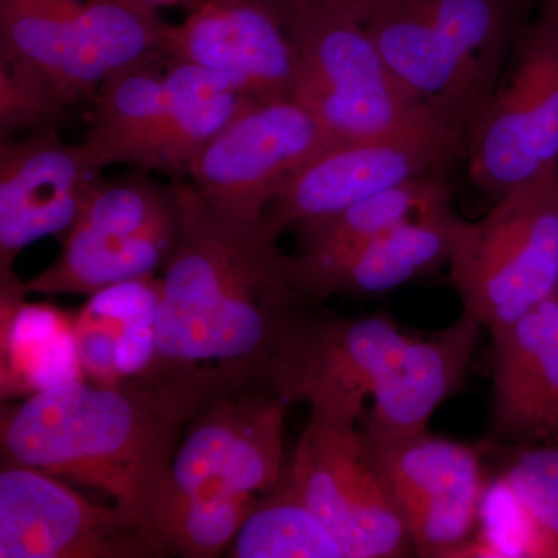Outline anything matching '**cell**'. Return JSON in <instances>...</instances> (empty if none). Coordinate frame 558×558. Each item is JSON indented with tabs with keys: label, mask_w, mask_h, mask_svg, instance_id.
<instances>
[{
	"label": "cell",
	"mask_w": 558,
	"mask_h": 558,
	"mask_svg": "<svg viewBox=\"0 0 558 558\" xmlns=\"http://www.w3.org/2000/svg\"><path fill=\"white\" fill-rule=\"evenodd\" d=\"M172 186L180 238L161 279L153 368L211 371L230 389L264 387L286 333L317 301L267 218L226 215L191 183Z\"/></svg>",
	"instance_id": "1"
},
{
	"label": "cell",
	"mask_w": 558,
	"mask_h": 558,
	"mask_svg": "<svg viewBox=\"0 0 558 558\" xmlns=\"http://www.w3.org/2000/svg\"><path fill=\"white\" fill-rule=\"evenodd\" d=\"M229 389L211 371L154 368L117 385L65 381L3 405L2 462L100 490L154 534L180 433Z\"/></svg>",
	"instance_id": "2"
},
{
	"label": "cell",
	"mask_w": 558,
	"mask_h": 558,
	"mask_svg": "<svg viewBox=\"0 0 558 558\" xmlns=\"http://www.w3.org/2000/svg\"><path fill=\"white\" fill-rule=\"evenodd\" d=\"M524 2L373 0L362 21L418 100L469 132L526 25Z\"/></svg>",
	"instance_id": "3"
},
{
	"label": "cell",
	"mask_w": 558,
	"mask_h": 558,
	"mask_svg": "<svg viewBox=\"0 0 558 558\" xmlns=\"http://www.w3.org/2000/svg\"><path fill=\"white\" fill-rule=\"evenodd\" d=\"M281 17L295 61L293 100L333 138L376 137L442 117L395 75L359 13L319 9Z\"/></svg>",
	"instance_id": "4"
},
{
	"label": "cell",
	"mask_w": 558,
	"mask_h": 558,
	"mask_svg": "<svg viewBox=\"0 0 558 558\" xmlns=\"http://www.w3.org/2000/svg\"><path fill=\"white\" fill-rule=\"evenodd\" d=\"M462 312L488 330L526 315L558 289V171L464 220L449 263Z\"/></svg>",
	"instance_id": "5"
},
{
	"label": "cell",
	"mask_w": 558,
	"mask_h": 558,
	"mask_svg": "<svg viewBox=\"0 0 558 558\" xmlns=\"http://www.w3.org/2000/svg\"><path fill=\"white\" fill-rule=\"evenodd\" d=\"M310 405V421L286 468L293 487L344 558L407 556L413 549L409 527L359 429L365 400L332 396Z\"/></svg>",
	"instance_id": "6"
},
{
	"label": "cell",
	"mask_w": 558,
	"mask_h": 558,
	"mask_svg": "<svg viewBox=\"0 0 558 558\" xmlns=\"http://www.w3.org/2000/svg\"><path fill=\"white\" fill-rule=\"evenodd\" d=\"M470 124V178L495 201L558 171V0H542Z\"/></svg>",
	"instance_id": "7"
},
{
	"label": "cell",
	"mask_w": 558,
	"mask_h": 558,
	"mask_svg": "<svg viewBox=\"0 0 558 558\" xmlns=\"http://www.w3.org/2000/svg\"><path fill=\"white\" fill-rule=\"evenodd\" d=\"M465 142L468 132L442 117L376 137L336 140L290 180L266 218L279 233L329 218L442 168L465 154Z\"/></svg>",
	"instance_id": "8"
},
{
	"label": "cell",
	"mask_w": 558,
	"mask_h": 558,
	"mask_svg": "<svg viewBox=\"0 0 558 558\" xmlns=\"http://www.w3.org/2000/svg\"><path fill=\"white\" fill-rule=\"evenodd\" d=\"M336 138L296 100L255 102L197 157L191 185L218 211L266 218L290 180Z\"/></svg>",
	"instance_id": "9"
},
{
	"label": "cell",
	"mask_w": 558,
	"mask_h": 558,
	"mask_svg": "<svg viewBox=\"0 0 558 558\" xmlns=\"http://www.w3.org/2000/svg\"><path fill=\"white\" fill-rule=\"evenodd\" d=\"M165 546L119 506L94 502L58 476L2 462L0 558H159Z\"/></svg>",
	"instance_id": "10"
},
{
	"label": "cell",
	"mask_w": 558,
	"mask_h": 558,
	"mask_svg": "<svg viewBox=\"0 0 558 558\" xmlns=\"http://www.w3.org/2000/svg\"><path fill=\"white\" fill-rule=\"evenodd\" d=\"M365 435V433H363ZM371 458L421 557H454L478 524L486 472L481 451L432 433L371 440Z\"/></svg>",
	"instance_id": "11"
},
{
	"label": "cell",
	"mask_w": 558,
	"mask_h": 558,
	"mask_svg": "<svg viewBox=\"0 0 558 558\" xmlns=\"http://www.w3.org/2000/svg\"><path fill=\"white\" fill-rule=\"evenodd\" d=\"M413 340L385 315L348 319L306 312L288 330L264 387L286 402L332 396L365 400Z\"/></svg>",
	"instance_id": "12"
},
{
	"label": "cell",
	"mask_w": 558,
	"mask_h": 558,
	"mask_svg": "<svg viewBox=\"0 0 558 558\" xmlns=\"http://www.w3.org/2000/svg\"><path fill=\"white\" fill-rule=\"evenodd\" d=\"M163 51L229 76L256 101L293 100L292 46L267 0H201L180 24L168 25Z\"/></svg>",
	"instance_id": "13"
},
{
	"label": "cell",
	"mask_w": 558,
	"mask_h": 558,
	"mask_svg": "<svg viewBox=\"0 0 558 558\" xmlns=\"http://www.w3.org/2000/svg\"><path fill=\"white\" fill-rule=\"evenodd\" d=\"M100 172L86 145L62 142L60 131L0 140V274L33 242L75 223Z\"/></svg>",
	"instance_id": "14"
},
{
	"label": "cell",
	"mask_w": 558,
	"mask_h": 558,
	"mask_svg": "<svg viewBox=\"0 0 558 558\" xmlns=\"http://www.w3.org/2000/svg\"><path fill=\"white\" fill-rule=\"evenodd\" d=\"M495 435L513 442L558 440V296L492 329Z\"/></svg>",
	"instance_id": "15"
},
{
	"label": "cell",
	"mask_w": 558,
	"mask_h": 558,
	"mask_svg": "<svg viewBox=\"0 0 558 558\" xmlns=\"http://www.w3.org/2000/svg\"><path fill=\"white\" fill-rule=\"evenodd\" d=\"M481 328L462 312L457 322L427 339L411 340L398 365L373 392L363 433L371 440L427 432L435 411L461 387L478 347Z\"/></svg>",
	"instance_id": "16"
},
{
	"label": "cell",
	"mask_w": 558,
	"mask_h": 558,
	"mask_svg": "<svg viewBox=\"0 0 558 558\" xmlns=\"http://www.w3.org/2000/svg\"><path fill=\"white\" fill-rule=\"evenodd\" d=\"M464 219L450 204L428 209L360 245L329 266L300 274L312 299L380 295L449 266Z\"/></svg>",
	"instance_id": "17"
},
{
	"label": "cell",
	"mask_w": 558,
	"mask_h": 558,
	"mask_svg": "<svg viewBox=\"0 0 558 558\" xmlns=\"http://www.w3.org/2000/svg\"><path fill=\"white\" fill-rule=\"evenodd\" d=\"M0 57L32 65L72 105L94 101L108 80L92 44L89 0H0Z\"/></svg>",
	"instance_id": "18"
},
{
	"label": "cell",
	"mask_w": 558,
	"mask_h": 558,
	"mask_svg": "<svg viewBox=\"0 0 558 558\" xmlns=\"http://www.w3.org/2000/svg\"><path fill=\"white\" fill-rule=\"evenodd\" d=\"M24 281L0 274V391L2 400L33 396L84 379L75 317L25 301Z\"/></svg>",
	"instance_id": "19"
},
{
	"label": "cell",
	"mask_w": 558,
	"mask_h": 558,
	"mask_svg": "<svg viewBox=\"0 0 558 558\" xmlns=\"http://www.w3.org/2000/svg\"><path fill=\"white\" fill-rule=\"evenodd\" d=\"M180 219L140 234H112L73 223L65 231L60 256L35 278L25 293L95 295L101 290L153 277L178 247Z\"/></svg>",
	"instance_id": "20"
},
{
	"label": "cell",
	"mask_w": 558,
	"mask_h": 558,
	"mask_svg": "<svg viewBox=\"0 0 558 558\" xmlns=\"http://www.w3.org/2000/svg\"><path fill=\"white\" fill-rule=\"evenodd\" d=\"M450 202L449 183L428 172L329 218L304 223L295 229L301 242L293 255L296 267L300 274L322 269L405 220Z\"/></svg>",
	"instance_id": "21"
},
{
	"label": "cell",
	"mask_w": 558,
	"mask_h": 558,
	"mask_svg": "<svg viewBox=\"0 0 558 558\" xmlns=\"http://www.w3.org/2000/svg\"><path fill=\"white\" fill-rule=\"evenodd\" d=\"M159 61L110 76L94 98V123L84 145L98 167L135 165L168 110Z\"/></svg>",
	"instance_id": "22"
},
{
	"label": "cell",
	"mask_w": 558,
	"mask_h": 558,
	"mask_svg": "<svg viewBox=\"0 0 558 558\" xmlns=\"http://www.w3.org/2000/svg\"><path fill=\"white\" fill-rule=\"evenodd\" d=\"M256 499L227 488L185 494L165 486L153 531L168 556L220 557L230 550Z\"/></svg>",
	"instance_id": "23"
},
{
	"label": "cell",
	"mask_w": 558,
	"mask_h": 558,
	"mask_svg": "<svg viewBox=\"0 0 558 558\" xmlns=\"http://www.w3.org/2000/svg\"><path fill=\"white\" fill-rule=\"evenodd\" d=\"M229 556L344 558V553L329 529L307 508L284 469L277 487L256 499Z\"/></svg>",
	"instance_id": "24"
},
{
	"label": "cell",
	"mask_w": 558,
	"mask_h": 558,
	"mask_svg": "<svg viewBox=\"0 0 558 558\" xmlns=\"http://www.w3.org/2000/svg\"><path fill=\"white\" fill-rule=\"evenodd\" d=\"M255 388L220 392L196 414L172 458L168 487L185 494L222 487L220 480L259 395Z\"/></svg>",
	"instance_id": "25"
},
{
	"label": "cell",
	"mask_w": 558,
	"mask_h": 558,
	"mask_svg": "<svg viewBox=\"0 0 558 558\" xmlns=\"http://www.w3.org/2000/svg\"><path fill=\"white\" fill-rule=\"evenodd\" d=\"M255 102L260 101L245 92H231L207 101L168 100L167 113L143 146L135 167L143 171L167 172L175 178L189 175L194 161L209 143Z\"/></svg>",
	"instance_id": "26"
},
{
	"label": "cell",
	"mask_w": 558,
	"mask_h": 558,
	"mask_svg": "<svg viewBox=\"0 0 558 558\" xmlns=\"http://www.w3.org/2000/svg\"><path fill=\"white\" fill-rule=\"evenodd\" d=\"M179 219L174 186L163 189L145 178L116 182L97 178L84 191L75 223L102 233L128 236L159 229Z\"/></svg>",
	"instance_id": "27"
},
{
	"label": "cell",
	"mask_w": 558,
	"mask_h": 558,
	"mask_svg": "<svg viewBox=\"0 0 558 558\" xmlns=\"http://www.w3.org/2000/svg\"><path fill=\"white\" fill-rule=\"evenodd\" d=\"M286 403L269 389L259 391L220 486L256 498L277 487L286 469L282 464Z\"/></svg>",
	"instance_id": "28"
},
{
	"label": "cell",
	"mask_w": 558,
	"mask_h": 558,
	"mask_svg": "<svg viewBox=\"0 0 558 558\" xmlns=\"http://www.w3.org/2000/svg\"><path fill=\"white\" fill-rule=\"evenodd\" d=\"M72 106L38 70L0 57V140L60 131L72 116Z\"/></svg>",
	"instance_id": "29"
},
{
	"label": "cell",
	"mask_w": 558,
	"mask_h": 558,
	"mask_svg": "<svg viewBox=\"0 0 558 558\" xmlns=\"http://www.w3.org/2000/svg\"><path fill=\"white\" fill-rule=\"evenodd\" d=\"M502 483L521 508L558 538V446L517 451L506 465Z\"/></svg>",
	"instance_id": "30"
},
{
	"label": "cell",
	"mask_w": 558,
	"mask_h": 558,
	"mask_svg": "<svg viewBox=\"0 0 558 558\" xmlns=\"http://www.w3.org/2000/svg\"><path fill=\"white\" fill-rule=\"evenodd\" d=\"M149 325V323H143ZM126 319L86 304L75 317V339L84 377L98 385L120 384L119 347L128 329Z\"/></svg>",
	"instance_id": "31"
},
{
	"label": "cell",
	"mask_w": 558,
	"mask_h": 558,
	"mask_svg": "<svg viewBox=\"0 0 558 558\" xmlns=\"http://www.w3.org/2000/svg\"><path fill=\"white\" fill-rule=\"evenodd\" d=\"M267 2L277 9L279 16L295 13V11L330 9L354 11L363 17V13L373 0H267Z\"/></svg>",
	"instance_id": "32"
},
{
	"label": "cell",
	"mask_w": 558,
	"mask_h": 558,
	"mask_svg": "<svg viewBox=\"0 0 558 558\" xmlns=\"http://www.w3.org/2000/svg\"><path fill=\"white\" fill-rule=\"evenodd\" d=\"M132 2H137L140 5L149 7V9L159 11L160 9H165V7H186V9L191 10L193 7H196L201 0H132Z\"/></svg>",
	"instance_id": "33"
},
{
	"label": "cell",
	"mask_w": 558,
	"mask_h": 558,
	"mask_svg": "<svg viewBox=\"0 0 558 558\" xmlns=\"http://www.w3.org/2000/svg\"><path fill=\"white\" fill-rule=\"evenodd\" d=\"M557 296H558V289H557Z\"/></svg>",
	"instance_id": "34"
}]
</instances>
